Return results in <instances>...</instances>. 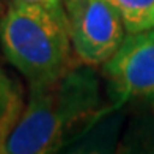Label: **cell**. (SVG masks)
<instances>
[{
  "instance_id": "1",
  "label": "cell",
  "mask_w": 154,
  "mask_h": 154,
  "mask_svg": "<svg viewBox=\"0 0 154 154\" xmlns=\"http://www.w3.org/2000/svg\"><path fill=\"white\" fill-rule=\"evenodd\" d=\"M101 112V87L94 66L75 61L60 77L30 85L24 110L3 154L57 152Z\"/></svg>"
},
{
  "instance_id": "2",
  "label": "cell",
  "mask_w": 154,
  "mask_h": 154,
  "mask_svg": "<svg viewBox=\"0 0 154 154\" xmlns=\"http://www.w3.org/2000/svg\"><path fill=\"white\" fill-rule=\"evenodd\" d=\"M0 47L29 85L51 82L75 63L69 30L32 5L10 3L0 20Z\"/></svg>"
},
{
  "instance_id": "3",
  "label": "cell",
  "mask_w": 154,
  "mask_h": 154,
  "mask_svg": "<svg viewBox=\"0 0 154 154\" xmlns=\"http://www.w3.org/2000/svg\"><path fill=\"white\" fill-rule=\"evenodd\" d=\"M102 71L116 107L129 99L154 101V29L126 35Z\"/></svg>"
},
{
  "instance_id": "4",
  "label": "cell",
  "mask_w": 154,
  "mask_h": 154,
  "mask_svg": "<svg viewBox=\"0 0 154 154\" xmlns=\"http://www.w3.org/2000/svg\"><path fill=\"white\" fill-rule=\"evenodd\" d=\"M69 17L74 55L90 66H102L121 46L126 29L106 0H83Z\"/></svg>"
},
{
  "instance_id": "5",
  "label": "cell",
  "mask_w": 154,
  "mask_h": 154,
  "mask_svg": "<svg viewBox=\"0 0 154 154\" xmlns=\"http://www.w3.org/2000/svg\"><path fill=\"white\" fill-rule=\"evenodd\" d=\"M25 101L19 87L3 69H0V154L5 152V145L11 131L24 110Z\"/></svg>"
},
{
  "instance_id": "6",
  "label": "cell",
  "mask_w": 154,
  "mask_h": 154,
  "mask_svg": "<svg viewBox=\"0 0 154 154\" xmlns=\"http://www.w3.org/2000/svg\"><path fill=\"white\" fill-rule=\"evenodd\" d=\"M116 11L126 33L154 29V0H106Z\"/></svg>"
},
{
  "instance_id": "7",
  "label": "cell",
  "mask_w": 154,
  "mask_h": 154,
  "mask_svg": "<svg viewBox=\"0 0 154 154\" xmlns=\"http://www.w3.org/2000/svg\"><path fill=\"white\" fill-rule=\"evenodd\" d=\"M11 2L38 6V8L46 11L47 14H51L55 20H58L61 25H65L69 30V17H68V13H66L63 0H11Z\"/></svg>"
},
{
  "instance_id": "8",
  "label": "cell",
  "mask_w": 154,
  "mask_h": 154,
  "mask_svg": "<svg viewBox=\"0 0 154 154\" xmlns=\"http://www.w3.org/2000/svg\"><path fill=\"white\" fill-rule=\"evenodd\" d=\"M63 3H65L66 13H68V14H71L74 10H77L83 3V0H63Z\"/></svg>"
}]
</instances>
